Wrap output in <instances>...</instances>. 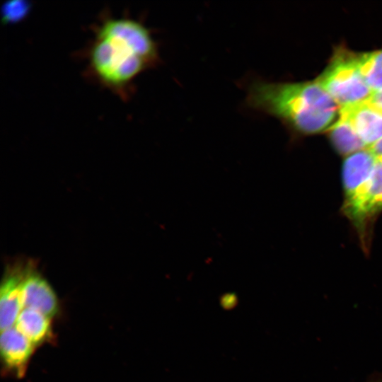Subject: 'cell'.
<instances>
[{
    "mask_svg": "<svg viewBox=\"0 0 382 382\" xmlns=\"http://www.w3.org/2000/svg\"><path fill=\"white\" fill-rule=\"evenodd\" d=\"M96 35L117 39L134 49L152 65L158 59V48L149 30L128 18H108L97 28Z\"/></svg>",
    "mask_w": 382,
    "mask_h": 382,
    "instance_id": "obj_4",
    "label": "cell"
},
{
    "mask_svg": "<svg viewBox=\"0 0 382 382\" xmlns=\"http://www.w3.org/2000/svg\"><path fill=\"white\" fill-rule=\"evenodd\" d=\"M328 130L331 141L340 154L348 156L367 148L352 125L344 117L340 116Z\"/></svg>",
    "mask_w": 382,
    "mask_h": 382,
    "instance_id": "obj_12",
    "label": "cell"
},
{
    "mask_svg": "<svg viewBox=\"0 0 382 382\" xmlns=\"http://www.w3.org/2000/svg\"><path fill=\"white\" fill-rule=\"evenodd\" d=\"M315 81L340 108L367 101L373 94L359 71L357 53L343 47L335 50Z\"/></svg>",
    "mask_w": 382,
    "mask_h": 382,
    "instance_id": "obj_3",
    "label": "cell"
},
{
    "mask_svg": "<svg viewBox=\"0 0 382 382\" xmlns=\"http://www.w3.org/2000/svg\"><path fill=\"white\" fill-rule=\"evenodd\" d=\"M376 158L377 162L382 163V138L366 148Z\"/></svg>",
    "mask_w": 382,
    "mask_h": 382,
    "instance_id": "obj_15",
    "label": "cell"
},
{
    "mask_svg": "<svg viewBox=\"0 0 382 382\" xmlns=\"http://www.w3.org/2000/svg\"><path fill=\"white\" fill-rule=\"evenodd\" d=\"M246 103L250 108L274 116L303 134L329 129L333 124L337 105L316 81H256L249 87Z\"/></svg>",
    "mask_w": 382,
    "mask_h": 382,
    "instance_id": "obj_1",
    "label": "cell"
},
{
    "mask_svg": "<svg viewBox=\"0 0 382 382\" xmlns=\"http://www.w3.org/2000/svg\"><path fill=\"white\" fill-rule=\"evenodd\" d=\"M25 267L16 266L4 277L0 290V327L12 328L23 308L22 282Z\"/></svg>",
    "mask_w": 382,
    "mask_h": 382,
    "instance_id": "obj_8",
    "label": "cell"
},
{
    "mask_svg": "<svg viewBox=\"0 0 382 382\" xmlns=\"http://www.w3.org/2000/svg\"><path fill=\"white\" fill-rule=\"evenodd\" d=\"M14 326L34 346L45 342L52 335L50 318L30 308L22 309Z\"/></svg>",
    "mask_w": 382,
    "mask_h": 382,
    "instance_id": "obj_11",
    "label": "cell"
},
{
    "mask_svg": "<svg viewBox=\"0 0 382 382\" xmlns=\"http://www.w3.org/2000/svg\"><path fill=\"white\" fill-rule=\"evenodd\" d=\"M90 64L97 79L107 87L125 94L131 81L152 64L127 44L96 36L91 47Z\"/></svg>",
    "mask_w": 382,
    "mask_h": 382,
    "instance_id": "obj_2",
    "label": "cell"
},
{
    "mask_svg": "<svg viewBox=\"0 0 382 382\" xmlns=\"http://www.w3.org/2000/svg\"><path fill=\"white\" fill-rule=\"evenodd\" d=\"M342 211L363 235L368 223L382 211V163L377 162L370 179L359 192L343 203Z\"/></svg>",
    "mask_w": 382,
    "mask_h": 382,
    "instance_id": "obj_5",
    "label": "cell"
},
{
    "mask_svg": "<svg viewBox=\"0 0 382 382\" xmlns=\"http://www.w3.org/2000/svg\"><path fill=\"white\" fill-rule=\"evenodd\" d=\"M377 161L366 149L348 156L342 165L344 202L354 198L370 179Z\"/></svg>",
    "mask_w": 382,
    "mask_h": 382,
    "instance_id": "obj_9",
    "label": "cell"
},
{
    "mask_svg": "<svg viewBox=\"0 0 382 382\" xmlns=\"http://www.w3.org/2000/svg\"><path fill=\"white\" fill-rule=\"evenodd\" d=\"M339 113L352 125L367 147L382 138V110L368 100L342 107Z\"/></svg>",
    "mask_w": 382,
    "mask_h": 382,
    "instance_id": "obj_7",
    "label": "cell"
},
{
    "mask_svg": "<svg viewBox=\"0 0 382 382\" xmlns=\"http://www.w3.org/2000/svg\"><path fill=\"white\" fill-rule=\"evenodd\" d=\"M34 345L15 327L1 330V355L5 366L18 376L25 373Z\"/></svg>",
    "mask_w": 382,
    "mask_h": 382,
    "instance_id": "obj_10",
    "label": "cell"
},
{
    "mask_svg": "<svg viewBox=\"0 0 382 382\" xmlns=\"http://www.w3.org/2000/svg\"><path fill=\"white\" fill-rule=\"evenodd\" d=\"M368 101L382 110V90L373 93Z\"/></svg>",
    "mask_w": 382,
    "mask_h": 382,
    "instance_id": "obj_16",
    "label": "cell"
},
{
    "mask_svg": "<svg viewBox=\"0 0 382 382\" xmlns=\"http://www.w3.org/2000/svg\"><path fill=\"white\" fill-rule=\"evenodd\" d=\"M359 71L371 90H382V50L357 53Z\"/></svg>",
    "mask_w": 382,
    "mask_h": 382,
    "instance_id": "obj_13",
    "label": "cell"
},
{
    "mask_svg": "<svg viewBox=\"0 0 382 382\" xmlns=\"http://www.w3.org/2000/svg\"><path fill=\"white\" fill-rule=\"evenodd\" d=\"M30 4L24 0L5 2L1 8L2 21L6 23H17L27 16Z\"/></svg>",
    "mask_w": 382,
    "mask_h": 382,
    "instance_id": "obj_14",
    "label": "cell"
},
{
    "mask_svg": "<svg viewBox=\"0 0 382 382\" xmlns=\"http://www.w3.org/2000/svg\"><path fill=\"white\" fill-rule=\"evenodd\" d=\"M23 308L42 313L50 318L59 311L58 299L49 282L34 270L33 266H25L22 282Z\"/></svg>",
    "mask_w": 382,
    "mask_h": 382,
    "instance_id": "obj_6",
    "label": "cell"
}]
</instances>
